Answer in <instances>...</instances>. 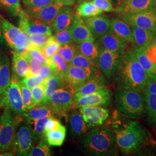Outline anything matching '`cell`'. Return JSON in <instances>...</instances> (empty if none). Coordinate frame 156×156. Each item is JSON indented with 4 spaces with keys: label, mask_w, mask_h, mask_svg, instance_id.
I'll use <instances>...</instances> for the list:
<instances>
[{
    "label": "cell",
    "mask_w": 156,
    "mask_h": 156,
    "mask_svg": "<svg viewBox=\"0 0 156 156\" xmlns=\"http://www.w3.org/2000/svg\"><path fill=\"white\" fill-rule=\"evenodd\" d=\"M57 74H59V73L57 71L56 68L53 66V65L51 64L49 59L48 58V62L46 63H44L42 64L39 75L45 80L48 78H50L51 76Z\"/></svg>",
    "instance_id": "7dc6e473"
},
{
    "label": "cell",
    "mask_w": 156,
    "mask_h": 156,
    "mask_svg": "<svg viewBox=\"0 0 156 156\" xmlns=\"http://www.w3.org/2000/svg\"><path fill=\"white\" fill-rule=\"evenodd\" d=\"M45 138L40 140L39 144L35 147H32L30 151L28 156H49L51 155V151L48 144L45 140Z\"/></svg>",
    "instance_id": "ab89813d"
},
{
    "label": "cell",
    "mask_w": 156,
    "mask_h": 156,
    "mask_svg": "<svg viewBox=\"0 0 156 156\" xmlns=\"http://www.w3.org/2000/svg\"><path fill=\"white\" fill-rule=\"evenodd\" d=\"M91 1V0H78L77 1V2H78L79 4L82 2H83V1Z\"/></svg>",
    "instance_id": "94428289"
},
{
    "label": "cell",
    "mask_w": 156,
    "mask_h": 156,
    "mask_svg": "<svg viewBox=\"0 0 156 156\" xmlns=\"http://www.w3.org/2000/svg\"><path fill=\"white\" fill-rule=\"evenodd\" d=\"M81 149L86 154L95 156H117L119 150L115 134L108 128H95L80 142Z\"/></svg>",
    "instance_id": "7a4b0ae2"
},
{
    "label": "cell",
    "mask_w": 156,
    "mask_h": 156,
    "mask_svg": "<svg viewBox=\"0 0 156 156\" xmlns=\"http://www.w3.org/2000/svg\"><path fill=\"white\" fill-rule=\"evenodd\" d=\"M78 0H55L56 2L60 3L63 6H71L77 2Z\"/></svg>",
    "instance_id": "9f6ffc18"
},
{
    "label": "cell",
    "mask_w": 156,
    "mask_h": 156,
    "mask_svg": "<svg viewBox=\"0 0 156 156\" xmlns=\"http://www.w3.org/2000/svg\"><path fill=\"white\" fill-rule=\"evenodd\" d=\"M117 89L142 93L149 78L135 55L133 49L126 48L115 76Z\"/></svg>",
    "instance_id": "6da1fadb"
},
{
    "label": "cell",
    "mask_w": 156,
    "mask_h": 156,
    "mask_svg": "<svg viewBox=\"0 0 156 156\" xmlns=\"http://www.w3.org/2000/svg\"></svg>",
    "instance_id": "6125c7cd"
},
{
    "label": "cell",
    "mask_w": 156,
    "mask_h": 156,
    "mask_svg": "<svg viewBox=\"0 0 156 156\" xmlns=\"http://www.w3.org/2000/svg\"><path fill=\"white\" fill-rule=\"evenodd\" d=\"M111 102V91L104 87L92 94L73 98L72 107L74 108L89 106L109 107Z\"/></svg>",
    "instance_id": "8fae6325"
},
{
    "label": "cell",
    "mask_w": 156,
    "mask_h": 156,
    "mask_svg": "<svg viewBox=\"0 0 156 156\" xmlns=\"http://www.w3.org/2000/svg\"><path fill=\"white\" fill-rule=\"evenodd\" d=\"M5 42V38L3 34V30H2V24L0 20V46L1 45H3Z\"/></svg>",
    "instance_id": "6f0895ef"
},
{
    "label": "cell",
    "mask_w": 156,
    "mask_h": 156,
    "mask_svg": "<svg viewBox=\"0 0 156 156\" xmlns=\"http://www.w3.org/2000/svg\"><path fill=\"white\" fill-rule=\"evenodd\" d=\"M126 0H112V4L115 8L117 6L120 5L123 2H124Z\"/></svg>",
    "instance_id": "680465c9"
},
{
    "label": "cell",
    "mask_w": 156,
    "mask_h": 156,
    "mask_svg": "<svg viewBox=\"0 0 156 156\" xmlns=\"http://www.w3.org/2000/svg\"><path fill=\"white\" fill-rule=\"evenodd\" d=\"M69 64L84 69L87 71H89L94 75L100 74V71L97 67L96 63L92 62L89 58L81 54L76 49L75 55Z\"/></svg>",
    "instance_id": "f1b7e54d"
},
{
    "label": "cell",
    "mask_w": 156,
    "mask_h": 156,
    "mask_svg": "<svg viewBox=\"0 0 156 156\" xmlns=\"http://www.w3.org/2000/svg\"><path fill=\"white\" fill-rule=\"evenodd\" d=\"M60 46L54 36L51 35L41 51L46 58H49L57 53Z\"/></svg>",
    "instance_id": "f35d334b"
},
{
    "label": "cell",
    "mask_w": 156,
    "mask_h": 156,
    "mask_svg": "<svg viewBox=\"0 0 156 156\" xmlns=\"http://www.w3.org/2000/svg\"><path fill=\"white\" fill-rule=\"evenodd\" d=\"M69 30L71 34L73 42L79 44L84 41H95V38L91 33L89 28L84 22L83 19L76 14Z\"/></svg>",
    "instance_id": "ac0fdd59"
},
{
    "label": "cell",
    "mask_w": 156,
    "mask_h": 156,
    "mask_svg": "<svg viewBox=\"0 0 156 156\" xmlns=\"http://www.w3.org/2000/svg\"><path fill=\"white\" fill-rule=\"evenodd\" d=\"M69 122L71 131L76 137L80 136L88 130V127L84 122L81 113L76 111H73L70 114Z\"/></svg>",
    "instance_id": "83f0119b"
},
{
    "label": "cell",
    "mask_w": 156,
    "mask_h": 156,
    "mask_svg": "<svg viewBox=\"0 0 156 156\" xmlns=\"http://www.w3.org/2000/svg\"><path fill=\"white\" fill-rule=\"evenodd\" d=\"M91 1L103 12L115 11V8L112 4V0H91Z\"/></svg>",
    "instance_id": "f907efd6"
},
{
    "label": "cell",
    "mask_w": 156,
    "mask_h": 156,
    "mask_svg": "<svg viewBox=\"0 0 156 156\" xmlns=\"http://www.w3.org/2000/svg\"><path fill=\"white\" fill-rule=\"evenodd\" d=\"M135 55L144 68L149 79H156V65L149 59L145 51V48H134Z\"/></svg>",
    "instance_id": "f546056e"
},
{
    "label": "cell",
    "mask_w": 156,
    "mask_h": 156,
    "mask_svg": "<svg viewBox=\"0 0 156 156\" xmlns=\"http://www.w3.org/2000/svg\"><path fill=\"white\" fill-rule=\"evenodd\" d=\"M19 28L28 35L34 34H45L51 35L52 30L50 25L39 19L30 16L26 12L21 10L19 15Z\"/></svg>",
    "instance_id": "4fadbf2b"
},
{
    "label": "cell",
    "mask_w": 156,
    "mask_h": 156,
    "mask_svg": "<svg viewBox=\"0 0 156 156\" xmlns=\"http://www.w3.org/2000/svg\"><path fill=\"white\" fill-rule=\"evenodd\" d=\"M28 36L30 43L28 48H34L41 50L51 35L45 34H34L28 35Z\"/></svg>",
    "instance_id": "74e56055"
},
{
    "label": "cell",
    "mask_w": 156,
    "mask_h": 156,
    "mask_svg": "<svg viewBox=\"0 0 156 156\" xmlns=\"http://www.w3.org/2000/svg\"><path fill=\"white\" fill-rule=\"evenodd\" d=\"M17 126L13 151L17 156H28L32 148L33 140L31 126L27 120Z\"/></svg>",
    "instance_id": "30bf717a"
},
{
    "label": "cell",
    "mask_w": 156,
    "mask_h": 156,
    "mask_svg": "<svg viewBox=\"0 0 156 156\" xmlns=\"http://www.w3.org/2000/svg\"><path fill=\"white\" fill-rule=\"evenodd\" d=\"M75 15L72 8L64 6L51 23L50 27L56 33L68 29L73 23Z\"/></svg>",
    "instance_id": "7402d4cb"
},
{
    "label": "cell",
    "mask_w": 156,
    "mask_h": 156,
    "mask_svg": "<svg viewBox=\"0 0 156 156\" xmlns=\"http://www.w3.org/2000/svg\"><path fill=\"white\" fill-rule=\"evenodd\" d=\"M29 69L28 60L22 53H13L12 70L16 78L22 79L27 76Z\"/></svg>",
    "instance_id": "d4e9b609"
},
{
    "label": "cell",
    "mask_w": 156,
    "mask_h": 156,
    "mask_svg": "<svg viewBox=\"0 0 156 156\" xmlns=\"http://www.w3.org/2000/svg\"><path fill=\"white\" fill-rule=\"evenodd\" d=\"M74 94V90L64 83L63 86L51 95L46 105L50 107L55 115L66 116L72 108Z\"/></svg>",
    "instance_id": "52a82bcc"
},
{
    "label": "cell",
    "mask_w": 156,
    "mask_h": 156,
    "mask_svg": "<svg viewBox=\"0 0 156 156\" xmlns=\"http://www.w3.org/2000/svg\"><path fill=\"white\" fill-rule=\"evenodd\" d=\"M82 19L95 38L107 33L111 30V20L106 16L101 15L95 16L83 17Z\"/></svg>",
    "instance_id": "ffe728a7"
},
{
    "label": "cell",
    "mask_w": 156,
    "mask_h": 156,
    "mask_svg": "<svg viewBox=\"0 0 156 156\" xmlns=\"http://www.w3.org/2000/svg\"><path fill=\"white\" fill-rule=\"evenodd\" d=\"M49 59L60 75H62L66 72L69 64L58 53H57Z\"/></svg>",
    "instance_id": "b9f144b4"
},
{
    "label": "cell",
    "mask_w": 156,
    "mask_h": 156,
    "mask_svg": "<svg viewBox=\"0 0 156 156\" xmlns=\"http://www.w3.org/2000/svg\"><path fill=\"white\" fill-rule=\"evenodd\" d=\"M106 80L101 74L94 76L87 80L78 89L74 94L73 98L90 94L99 90L104 88Z\"/></svg>",
    "instance_id": "603a6c76"
},
{
    "label": "cell",
    "mask_w": 156,
    "mask_h": 156,
    "mask_svg": "<svg viewBox=\"0 0 156 156\" xmlns=\"http://www.w3.org/2000/svg\"><path fill=\"white\" fill-rule=\"evenodd\" d=\"M145 51L149 59L156 65V40L149 46L145 48Z\"/></svg>",
    "instance_id": "f5cc1de1"
},
{
    "label": "cell",
    "mask_w": 156,
    "mask_h": 156,
    "mask_svg": "<svg viewBox=\"0 0 156 156\" xmlns=\"http://www.w3.org/2000/svg\"><path fill=\"white\" fill-rule=\"evenodd\" d=\"M45 86V97L43 102L40 105H47L48 101L49 100L51 95L53 94L57 90L60 89L64 85L62 75L57 74L44 81Z\"/></svg>",
    "instance_id": "4316f807"
},
{
    "label": "cell",
    "mask_w": 156,
    "mask_h": 156,
    "mask_svg": "<svg viewBox=\"0 0 156 156\" xmlns=\"http://www.w3.org/2000/svg\"><path fill=\"white\" fill-rule=\"evenodd\" d=\"M57 52L66 60V62L69 63L75 54L76 48L75 45L71 43L60 46Z\"/></svg>",
    "instance_id": "7bdbcfd3"
},
{
    "label": "cell",
    "mask_w": 156,
    "mask_h": 156,
    "mask_svg": "<svg viewBox=\"0 0 156 156\" xmlns=\"http://www.w3.org/2000/svg\"><path fill=\"white\" fill-rule=\"evenodd\" d=\"M144 92L156 95V79L148 80Z\"/></svg>",
    "instance_id": "11a10c76"
},
{
    "label": "cell",
    "mask_w": 156,
    "mask_h": 156,
    "mask_svg": "<svg viewBox=\"0 0 156 156\" xmlns=\"http://www.w3.org/2000/svg\"><path fill=\"white\" fill-rule=\"evenodd\" d=\"M22 53L28 60V64H29L28 74L26 77L33 76V75H39L43 63L41 62V61H40L39 59L28 56L24 52H23Z\"/></svg>",
    "instance_id": "60d3db41"
},
{
    "label": "cell",
    "mask_w": 156,
    "mask_h": 156,
    "mask_svg": "<svg viewBox=\"0 0 156 156\" xmlns=\"http://www.w3.org/2000/svg\"><path fill=\"white\" fill-rule=\"evenodd\" d=\"M34 102L36 105H40L45 97V86L44 83L31 89Z\"/></svg>",
    "instance_id": "ee69618b"
},
{
    "label": "cell",
    "mask_w": 156,
    "mask_h": 156,
    "mask_svg": "<svg viewBox=\"0 0 156 156\" xmlns=\"http://www.w3.org/2000/svg\"><path fill=\"white\" fill-rule=\"evenodd\" d=\"M77 14L81 17H89L101 15L103 11L94 5L91 1L79 3L76 9Z\"/></svg>",
    "instance_id": "836d02e7"
},
{
    "label": "cell",
    "mask_w": 156,
    "mask_h": 156,
    "mask_svg": "<svg viewBox=\"0 0 156 156\" xmlns=\"http://www.w3.org/2000/svg\"><path fill=\"white\" fill-rule=\"evenodd\" d=\"M24 53L26 54H27L28 56L39 59V60L41 61L43 64L46 63L48 62V58H46L45 56H44L41 50L38 49L30 47Z\"/></svg>",
    "instance_id": "816d5d0a"
},
{
    "label": "cell",
    "mask_w": 156,
    "mask_h": 156,
    "mask_svg": "<svg viewBox=\"0 0 156 156\" xmlns=\"http://www.w3.org/2000/svg\"><path fill=\"white\" fill-rule=\"evenodd\" d=\"M156 6V0H126L115 8L120 17L134 15Z\"/></svg>",
    "instance_id": "2e32d148"
},
{
    "label": "cell",
    "mask_w": 156,
    "mask_h": 156,
    "mask_svg": "<svg viewBox=\"0 0 156 156\" xmlns=\"http://www.w3.org/2000/svg\"><path fill=\"white\" fill-rule=\"evenodd\" d=\"M94 76L96 75L89 71L70 64L66 72L62 75L64 83L71 87L75 92L87 80Z\"/></svg>",
    "instance_id": "5bb4252c"
},
{
    "label": "cell",
    "mask_w": 156,
    "mask_h": 156,
    "mask_svg": "<svg viewBox=\"0 0 156 156\" xmlns=\"http://www.w3.org/2000/svg\"><path fill=\"white\" fill-rule=\"evenodd\" d=\"M63 6L61 4L55 2L39 8L27 9L26 12L29 16L37 18L50 26Z\"/></svg>",
    "instance_id": "d6986e66"
},
{
    "label": "cell",
    "mask_w": 156,
    "mask_h": 156,
    "mask_svg": "<svg viewBox=\"0 0 156 156\" xmlns=\"http://www.w3.org/2000/svg\"><path fill=\"white\" fill-rule=\"evenodd\" d=\"M79 112L88 128L101 126L109 116V111L102 106H84Z\"/></svg>",
    "instance_id": "9a60e30c"
},
{
    "label": "cell",
    "mask_w": 156,
    "mask_h": 156,
    "mask_svg": "<svg viewBox=\"0 0 156 156\" xmlns=\"http://www.w3.org/2000/svg\"><path fill=\"white\" fill-rule=\"evenodd\" d=\"M95 41L100 48L121 54L124 53L127 45V42L119 37L111 29L107 33L95 38Z\"/></svg>",
    "instance_id": "e0dca14e"
},
{
    "label": "cell",
    "mask_w": 156,
    "mask_h": 156,
    "mask_svg": "<svg viewBox=\"0 0 156 156\" xmlns=\"http://www.w3.org/2000/svg\"><path fill=\"white\" fill-rule=\"evenodd\" d=\"M33 108L26 109L22 116L28 122L34 121L36 119L46 117H53L54 113L48 105H37Z\"/></svg>",
    "instance_id": "1f68e13d"
},
{
    "label": "cell",
    "mask_w": 156,
    "mask_h": 156,
    "mask_svg": "<svg viewBox=\"0 0 156 156\" xmlns=\"http://www.w3.org/2000/svg\"><path fill=\"white\" fill-rule=\"evenodd\" d=\"M111 29L119 37L133 44V38L130 26L123 19L113 17L111 20Z\"/></svg>",
    "instance_id": "484cf974"
},
{
    "label": "cell",
    "mask_w": 156,
    "mask_h": 156,
    "mask_svg": "<svg viewBox=\"0 0 156 156\" xmlns=\"http://www.w3.org/2000/svg\"><path fill=\"white\" fill-rule=\"evenodd\" d=\"M66 136V128L62 126L60 128L45 133V139L48 145L51 146H61Z\"/></svg>",
    "instance_id": "d6a6232c"
},
{
    "label": "cell",
    "mask_w": 156,
    "mask_h": 156,
    "mask_svg": "<svg viewBox=\"0 0 156 156\" xmlns=\"http://www.w3.org/2000/svg\"><path fill=\"white\" fill-rule=\"evenodd\" d=\"M17 122L11 111L5 108L0 115V152H5L13 148Z\"/></svg>",
    "instance_id": "8992f818"
},
{
    "label": "cell",
    "mask_w": 156,
    "mask_h": 156,
    "mask_svg": "<svg viewBox=\"0 0 156 156\" xmlns=\"http://www.w3.org/2000/svg\"><path fill=\"white\" fill-rule=\"evenodd\" d=\"M54 37L60 46L69 44L73 42L68 28L56 33V35H54Z\"/></svg>",
    "instance_id": "681fc988"
},
{
    "label": "cell",
    "mask_w": 156,
    "mask_h": 156,
    "mask_svg": "<svg viewBox=\"0 0 156 156\" xmlns=\"http://www.w3.org/2000/svg\"><path fill=\"white\" fill-rule=\"evenodd\" d=\"M50 117H44L34 120V128L32 130V135L34 141L35 143L45 138V125Z\"/></svg>",
    "instance_id": "8d00e7d4"
},
{
    "label": "cell",
    "mask_w": 156,
    "mask_h": 156,
    "mask_svg": "<svg viewBox=\"0 0 156 156\" xmlns=\"http://www.w3.org/2000/svg\"><path fill=\"white\" fill-rule=\"evenodd\" d=\"M8 108L21 116L26 111L23 101L20 85L15 79H11L9 86L0 97V108Z\"/></svg>",
    "instance_id": "ba28073f"
},
{
    "label": "cell",
    "mask_w": 156,
    "mask_h": 156,
    "mask_svg": "<svg viewBox=\"0 0 156 156\" xmlns=\"http://www.w3.org/2000/svg\"><path fill=\"white\" fill-rule=\"evenodd\" d=\"M118 150L123 155H130L141 151L149 140V134L140 123L133 120L124 128L114 133Z\"/></svg>",
    "instance_id": "3957f363"
},
{
    "label": "cell",
    "mask_w": 156,
    "mask_h": 156,
    "mask_svg": "<svg viewBox=\"0 0 156 156\" xmlns=\"http://www.w3.org/2000/svg\"><path fill=\"white\" fill-rule=\"evenodd\" d=\"M3 34L8 45L15 51L25 52L29 46L28 35L17 27L8 20L1 17Z\"/></svg>",
    "instance_id": "5b68a950"
},
{
    "label": "cell",
    "mask_w": 156,
    "mask_h": 156,
    "mask_svg": "<svg viewBox=\"0 0 156 156\" xmlns=\"http://www.w3.org/2000/svg\"><path fill=\"white\" fill-rule=\"evenodd\" d=\"M20 85L21 92L22 95L23 101L24 106L26 109H30L34 106H35V103L34 102L32 93L31 89L28 88L26 86Z\"/></svg>",
    "instance_id": "f6af8a7d"
},
{
    "label": "cell",
    "mask_w": 156,
    "mask_h": 156,
    "mask_svg": "<svg viewBox=\"0 0 156 156\" xmlns=\"http://www.w3.org/2000/svg\"><path fill=\"white\" fill-rule=\"evenodd\" d=\"M1 154H0V156H13V153H9V152H2V153H1Z\"/></svg>",
    "instance_id": "91938a15"
},
{
    "label": "cell",
    "mask_w": 156,
    "mask_h": 156,
    "mask_svg": "<svg viewBox=\"0 0 156 156\" xmlns=\"http://www.w3.org/2000/svg\"><path fill=\"white\" fill-rule=\"evenodd\" d=\"M130 26L133 42V47L134 48H146L156 40V34L151 30Z\"/></svg>",
    "instance_id": "44dd1931"
},
{
    "label": "cell",
    "mask_w": 156,
    "mask_h": 156,
    "mask_svg": "<svg viewBox=\"0 0 156 156\" xmlns=\"http://www.w3.org/2000/svg\"><path fill=\"white\" fill-rule=\"evenodd\" d=\"M75 46L76 49L81 54L96 63L100 49L95 41H84L79 44H75Z\"/></svg>",
    "instance_id": "4dcf8cb0"
},
{
    "label": "cell",
    "mask_w": 156,
    "mask_h": 156,
    "mask_svg": "<svg viewBox=\"0 0 156 156\" xmlns=\"http://www.w3.org/2000/svg\"><path fill=\"white\" fill-rule=\"evenodd\" d=\"M22 1L27 7V9L39 8L56 2L55 0H22Z\"/></svg>",
    "instance_id": "c3c4849f"
},
{
    "label": "cell",
    "mask_w": 156,
    "mask_h": 156,
    "mask_svg": "<svg viewBox=\"0 0 156 156\" xmlns=\"http://www.w3.org/2000/svg\"><path fill=\"white\" fill-rule=\"evenodd\" d=\"M0 9L11 16H19L22 10L20 0H0Z\"/></svg>",
    "instance_id": "d590c367"
},
{
    "label": "cell",
    "mask_w": 156,
    "mask_h": 156,
    "mask_svg": "<svg viewBox=\"0 0 156 156\" xmlns=\"http://www.w3.org/2000/svg\"><path fill=\"white\" fill-rule=\"evenodd\" d=\"M11 82L9 57L4 53L0 52V97L5 93Z\"/></svg>",
    "instance_id": "cb8c5ba5"
},
{
    "label": "cell",
    "mask_w": 156,
    "mask_h": 156,
    "mask_svg": "<svg viewBox=\"0 0 156 156\" xmlns=\"http://www.w3.org/2000/svg\"><path fill=\"white\" fill-rule=\"evenodd\" d=\"M146 108L148 119L151 124L156 129V95L144 93Z\"/></svg>",
    "instance_id": "e575fe53"
},
{
    "label": "cell",
    "mask_w": 156,
    "mask_h": 156,
    "mask_svg": "<svg viewBox=\"0 0 156 156\" xmlns=\"http://www.w3.org/2000/svg\"><path fill=\"white\" fill-rule=\"evenodd\" d=\"M115 102L118 112L123 116L137 119L145 112V94L135 90L117 89L115 91Z\"/></svg>",
    "instance_id": "277c9868"
},
{
    "label": "cell",
    "mask_w": 156,
    "mask_h": 156,
    "mask_svg": "<svg viewBox=\"0 0 156 156\" xmlns=\"http://www.w3.org/2000/svg\"><path fill=\"white\" fill-rule=\"evenodd\" d=\"M129 25L151 30L156 34V6L140 13L120 17Z\"/></svg>",
    "instance_id": "7c38bea8"
},
{
    "label": "cell",
    "mask_w": 156,
    "mask_h": 156,
    "mask_svg": "<svg viewBox=\"0 0 156 156\" xmlns=\"http://www.w3.org/2000/svg\"><path fill=\"white\" fill-rule=\"evenodd\" d=\"M44 81V79L40 75H33L27 77H25L19 82V84L26 86L30 89H32L34 86H38L42 83Z\"/></svg>",
    "instance_id": "bcb514c9"
},
{
    "label": "cell",
    "mask_w": 156,
    "mask_h": 156,
    "mask_svg": "<svg viewBox=\"0 0 156 156\" xmlns=\"http://www.w3.org/2000/svg\"><path fill=\"white\" fill-rule=\"evenodd\" d=\"M100 49L96 64L104 76L110 80L116 74L123 54Z\"/></svg>",
    "instance_id": "9c48e42d"
},
{
    "label": "cell",
    "mask_w": 156,
    "mask_h": 156,
    "mask_svg": "<svg viewBox=\"0 0 156 156\" xmlns=\"http://www.w3.org/2000/svg\"><path fill=\"white\" fill-rule=\"evenodd\" d=\"M62 125L61 122L56 118L50 117L46 123L45 128V133L50 130L60 128Z\"/></svg>",
    "instance_id": "db71d44e"
}]
</instances>
